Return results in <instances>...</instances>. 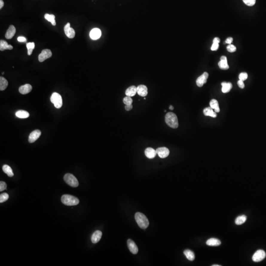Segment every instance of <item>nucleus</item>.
Instances as JSON below:
<instances>
[{"label":"nucleus","mask_w":266,"mask_h":266,"mask_svg":"<svg viewBox=\"0 0 266 266\" xmlns=\"http://www.w3.org/2000/svg\"><path fill=\"white\" fill-rule=\"evenodd\" d=\"M134 217H135L136 222L140 228L146 229L149 227V221L147 217H146V216L144 214H143L142 213L138 212L135 214Z\"/></svg>","instance_id":"obj_1"},{"label":"nucleus","mask_w":266,"mask_h":266,"mask_svg":"<svg viewBox=\"0 0 266 266\" xmlns=\"http://www.w3.org/2000/svg\"><path fill=\"white\" fill-rule=\"evenodd\" d=\"M165 122L170 127L176 129L178 126V117L173 112H168L165 116Z\"/></svg>","instance_id":"obj_2"},{"label":"nucleus","mask_w":266,"mask_h":266,"mask_svg":"<svg viewBox=\"0 0 266 266\" xmlns=\"http://www.w3.org/2000/svg\"><path fill=\"white\" fill-rule=\"evenodd\" d=\"M61 202L63 204L68 206H76L79 204L80 201L79 199L74 196L65 194L61 197Z\"/></svg>","instance_id":"obj_3"},{"label":"nucleus","mask_w":266,"mask_h":266,"mask_svg":"<svg viewBox=\"0 0 266 266\" xmlns=\"http://www.w3.org/2000/svg\"><path fill=\"white\" fill-rule=\"evenodd\" d=\"M64 181L68 185L73 187H77L79 186V181L77 178L71 174H66L64 177Z\"/></svg>","instance_id":"obj_4"},{"label":"nucleus","mask_w":266,"mask_h":266,"mask_svg":"<svg viewBox=\"0 0 266 266\" xmlns=\"http://www.w3.org/2000/svg\"><path fill=\"white\" fill-rule=\"evenodd\" d=\"M51 101L57 108H60L62 107L63 105L62 97L57 93H53L51 96Z\"/></svg>","instance_id":"obj_5"},{"label":"nucleus","mask_w":266,"mask_h":266,"mask_svg":"<svg viewBox=\"0 0 266 266\" xmlns=\"http://www.w3.org/2000/svg\"><path fill=\"white\" fill-rule=\"evenodd\" d=\"M52 52L50 49H44L39 55V61L40 62H43L46 59L51 58L52 56Z\"/></svg>","instance_id":"obj_6"},{"label":"nucleus","mask_w":266,"mask_h":266,"mask_svg":"<svg viewBox=\"0 0 266 266\" xmlns=\"http://www.w3.org/2000/svg\"><path fill=\"white\" fill-rule=\"evenodd\" d=\"M266 253L263 250H258L254 254L252 260L254 262H259L263 260L266 257Z\"/></svg>","instance_id":"obj_7"},{"label":"nucleus","mask_w":266,"mask_h":266,"mask_svg":"<svg viewBox=\"0 0 266 266\" xmlns=\"http://www.w3.org/2000/svg\"><path fill=\"white\" fill-rule=\"evenodd\" d=\"M64 32L65 35L70 39H73L76 35L74 29L71 27L70 23H68L65 26Z\"/></svg>","instance_id":"obj_8"},{"label":"nucleus","mask_w":266,"mask_h":266,"mask_svg":"<svg viewBox=\"0 0 266 266\" xmlns=\"http://www.w3.org/2000/svg\"><path fill=\"white\" fill-rule=\"evenodd\" d=\"M156 151L157 154L161 158H165L169 155V151L167 147H159Z\"/></svg>","instance_id":"obj_9"},{"label":"nucleus","mask_w":266,"mask_h":266,"mask_svg":"<svg viewBox=\"0 0 266 266\" xmlns=\"http://www.w3.org/2000/svg\"><path fill=\"white\" fill-rule=\"evenodd\" d=\"M209 77V74L204 72L202 76H200L196 80V84L198 87H202L204 84L207 82V78Z\"/></svg>","instance_id":"obj_10"},{"label":"nucleus","mask_w":266,"mask_h":266,"mask_svg":"<svg viewBox=\"0 0 266 266\" xmlns=\"http://www.w3.org/2000/svg\"><path fill=\"white\" fill-rule=\"evenodd\" d=\"M41 134L42 133H41V131L39 130H36L33 131L30 134L28 141L30 143H34L39 138L41 135Z\"/></svg>","instance_id":"obj_11"},{"label":"nucleus","mask_w":266,"mask_h":266,"mask_svg":"<svg viewBox=\"0 0 266 266\" xmlns=\"http://www.w3.org/2000/svg\"><path fill=\"white\" fill-rule=\"evenodd\" d=\"M89 35L91 39L93 40L99 39L102 35L101 30L99 28H94L90 31Z\"/></svg>","instance_id":"obj_12"},{"label":"nucleus","mask_w":266,"mask_h":266,"mask_svg":"<svg viewBox=\"0 0 266 266\" xmlns=\"http://www.w3.org/2000/svg\"><path fill=\"white\" fill-rule=\"evenodd\" d=\"M127 245L128 248L132 253L134 254H136L137 253L138 251H139L138 247L136 245V244L134 243V241H132V239H129L128 240Z\"/></svg>","instance_id":"obj_13"},{"label":"nucleus","mask_w":266,"mask_h":266,"mask_svg":"<svg viewBox=\"0 0 266 266\" xmlns=\"http://www.w3.org/2000/svg\"><path fill=\"white\" fill-rule=\"evenodd\" d=\"M137 93L142 97H146L148 94L147 88L144 85H140L137 87Z\"/></svg>","instance_id":"obj_14"},{"label":"nucleus","mask_w":266,"mask_h":266,"mask_svg":"<svg viewBox=\"0 0 266 266\" xmlns=\"http://www.w3.org/2000/svg\"><path fill=\"white\" fill-rule=\"evenodd\" d=\"M32 90V86L29 84H26L24 85L21 86L19 88V92L21 94L25 95L30 92Z\"/></svg>","instance_id":"obj_15"},{"label":"nucleus","mask_w":266,"mask_h":266,"mask_svg":"<svg viewBox=\"0 0 266 266\" xmlns=\"http://www.w3.org/2000/svg\"><path fill=\"white\" fill-rule=\"evenodd\" d=\"M16 29L15 27L13 25H10L9 27V29L7 30V32H6V35H5V37L7 39H11L13 37L14 35L16 34Z\"/></svg>","instance_id":"obj_16"},{"label":"nucleus","mask_w":266,"mask_h":266,"mask_svg":"<svg viewBox=\"0 0 266 266\" xmlns=\"http://www.w3.org/2000/svg\"><path fill=\"white\" fill-rule=\"evenodd\" d=\"M102 236V233L100 231H96L93 233L91 237V241L93 244H97L99 241Z\"/></svg>","instance_id":"obj_17"},{"label":"nucleus","mask_w":266,"mask_h":266,"mask_svg":"<svg viewBox=\"0 0 266 266\" xmlns=\"http://www.w3.org/2000/svg\"><path fill=\"white\" fill-rule=\"evenodd\" d=\"M218 66L222 70H227L229 68V66L227 63V58L226 56H222L220 58V61L218 63Z\"/></svg>","instance_id":"obj_18"},{"label":"nucleus","mask_w":266,"mask_h":266,"mask_svg":"<svg viewBox=\"0 0 266 266\" xmlns=\"http://www.w3.org/2000/svg\"><path fill=\"white\" fill-rule=\"evenodd\" d=\"M144 153L146 156L149 159L154 158L157 154L156 151L151 147H148L146 149Z\"/></svg>","instance_id":"obj_19"},{"label":"nucleus","mask_w":266,"mask_h":266,"mask_svg":"<svg viewBox=\"0 0 266 266\" xmlns=\"http://www.w3.org/2000/svg\"><path fill=\"white\" fill-rule=\"evenodd\" d=\"M137 93V87L134 85L131 86L129 88H128L125 91L126 95L130 97L134 96Z\"/></svg>","instance_id":"obj_20"},{"label":"nucleus","mask_w":266,"mask_h":266,"mask_svg":"<svg viewBox=\"0 0 266 266\" xmlns=\"http://www.w3.org/2000/svg\"><path fill=\"white\" fill-rule=\"evenodd\" d=\"M221 241L220 240L217 239L211 238L208 239L206 244L209 246H211V247H217L219 246L221 244Z\"/></svg>","instance_id":"obj_21"},{"label":"nucleus","mask_w":266,"mask_h":266,"mask_svg":"<svg viewBox=\"0 0 266 266\" xmlns=\"http://www.w3.org/2000/svg\"><path fill=\"white\" fill-rule=\"evenodd\" d=\"M13 46L11 45H9L6 41L4 40L0 41V51H4L5 50H12Z\"/></svg>","instance_id":"obj_22"},{"label":"nucleus","mask_w":266,"mask_h":266,"mask_svg":"<svg viewBox=\"0 0 266 266\" xmlns=\"http://www.w3.org/2000/svg\"><path fill=\"white\" fill-rule=\"evenodd\" d=\"M204 114L205 116H210L212 117H216V112H214L211 107H208L204 109Z\"/></svg>","instance_id":"obj_23"},{"label":"nucleus","mask_w":266,"mask_h":266,"mask_svg":"<svg viewBox=\"0 0 266 266\" xmlns=\"http://www.w3.org/2000/svg\"><path fill=\"white\" fill-rule=\"evenodd\" d=\"M221 85L222 86V91L224 93L229 92L233 87L232 84L230 82L227 83L223 82L222 83Z\"/></svg>","instance_id":"obj_24"},{"label":"nucleus","mask_w":266,"mask_h":266,"mask_svg":"<svg viewBox=\"0 0 266 266\" xmlns=\"http://www.w3.org/2000/svg\"><path fill=\"white\" fill-rule=\"evenodd\" d=\"M210 107L213 109H214L215 112L217 113V112H219L220 111V108H219V107L218 102V101L216 100H212L210 101Z\"/></svg>","instance_id":"obj_25"},{"label":"nucleus","mask_w":266,"mask_h":266,"mask_svg":"<svg viewBox=\"0 0 266 266\" xmlns=\"http://www.w3.org/2000/svg\"><path fill=\"white\" fill-rule=\"evenodd\" d=\"M184 253L186 257L189 261H192L195 259V254L192 251L190 250L189 249H186L184 251Z\"/></svg>","instance_id":"obj_26"},{"label":"nucleus","mask_w":266,"mask_h":266,"mask_svg":"<svg viewBox=\"0 0 266 266\" xmlns=\"http://www.w3.org/2000/svg\"><path fill=\"white\" fill-rule=\"evenodd\" d=\"M16 115L19 118H27L29 117L30 114L27 111L20 110L16 112Z\"/></svg>","instance_id":"obj_27"},{"label":"nucleus","mask_w":266,"mask_h":266,"mask_svg":"<svg viewBox=\"0 0 266 266\" xmlns=\"http://www.w3.org/2000/svg\"><path fill=\"white\" fill-rule=\"evenodd\" d=\"M3 171L9 177H13L14 175L13 169L11 168V167L9 166V165H4L3 166Z\"/></svg>","instance_id":"obj_28"},{"label":"nucleus","mask_w":266,"mask_h":266,"mask_svg":"<svg viewBox=\"0 0 266 266\" xmlns=\"http://www.w3.org/2000/svg\"><path fill=\"white\" fill-rule=\"evenodd\" d=\"M8 85V82L7 80L4 79V77H0V90L3 91L7 88Z\"/></svg>","instance_id":"obj_29"},{"label":"nucleus","mask_w":266,"mask_h":266,"mask_svg":"<svg viewBox=\"0 0 266 266\" xmlns=\"http://www.w3.org/2000/svg\"><path fill=\"white\" fill-rule=\"evenodd\" d=\"M45 19L47 20L48 21H49L52 24V25H56V23L55 21V16L53 14H49L48 13H46L45 15Z\"/></svg>","instance_id":"obj_30"},{"label":"nucleus","mask_w":266,"mask_h":266,"mask_svg":"<svg viewBox=\"0 0 266 266\" xmlns=\"http://www.w3.org/2000/svg\"><path fill=\"white\" fill-rule=\"evenodd\" d=\"M247 219V216L244 215L239 216L237 217V218L236 219L235 223L238 225H241V224H244V223L246 221Z\"/></svg>","instance_id":"obj_31"},{"label":"nucleus","mask_w":266,"mask_h":266,"mask_svg":"<svg viewBox=\"0 0 266 266\" xmlns=\"http://www.w3.org/2000/svg\"><path fill=\"white\" fill-rule=\"evenodd\" d=\"M35 45L34 42H28L26 44V47L28 49V55H31L33 51L35 48Z\"/></svg>","instance_id":"obj_32"},{"label":"nucleus","mask_w":266,"mask_h":266,"mask_svg":"<svg viewBox=\"0 0 266 266\" xmlns=\"http://www.w3.org/2000/svg\"><path fill=\"white\" fill-rule=\"evenodd\" d=\"M9 198V195L6 193H4L0 195V203L6 202Z\"/></svg>","instance_id":"obj_33"},{"label":"nucleus","mask_w":266,"mask_h":266,"mask_svg":"<svg viewBox=\"0 0 266 266\" xmlns=\"http://www.w3.org/2000/svg\"><path fill=\"white\" fill-rule=\"evenodd\" d=\"M123 101L124 104L125 105H132L133 103V100L132 98L129 96H127V97L124 98Z\"/></svg>","instance_id":"obj_34"},{"label":"nucleus","mask_w":266,"mask_h":266,"mask_svg":"<svg viewBox=\"0 0 266 266\" xmlns=\"http://www.w3.org/2000/svg\"><path fill=\"white\" fill-rule=\"evenodd\" d=\"M242 1L247 6L250 7L254 6L256 3V0H242Z\"/></svg>","instance_id":"obj_35"},{"label":"nucleus","mask_w":266,"mask_h":266,"mask_svg":"<svg viewBox=\"0 0 266 266\" xmlns=\"http://www.w3.org/2000/svg\"><path fill=\"white\" fill-rule=\"evenodd\" d=\"M247 77H248V75L246 73H241L239 74V80H242V81H244L245 80H247Z\"/></svg>","instance_id":"obj_36"},{"label":"nucleus","mask_w":266,"mask_h":266,"mask_svg":"<svg viewBox=\"0 0 266 266\" xmlns=\"http://www.w3.org/2000/svg\"><path fill=\"white\" fill-rule=\"evenodd\" d=\"M227 49L229 52L232 53V52H235L236 50H237V48H236L235 46H234V45L230 44V45L227 46Z\"/></svg>","instance_id":"obj_37"},{"label":"nucleus","mask_w":266,"mask_h":266,"mask_svg":"<svg viewBox=\"0 0 266 266\" xmlns=\"http://www.w3.org/2000/svg\"><path fill=\"white\" fill-rule=\"evenodd\" d=\"M7 187V184H6V183H5L4 181H1L0 182V191H1V192L4 190L5 189H6Z\"/></svg>","instance_id":"obj_38"},{"label":"nucleus","mask_w":266,"mask_h":266,"mask_svg":"<svg viewBox=\"0 0 266 266\" xmlns=\"http://www.w3.org/2000/svg\"><path fill=\"white\" fill-rule=\"evenodd\" d=\"M219 48V44L217 43H213V45H212V48H211V50L213 51H217Z\"/></svg>","instance_id":"obj_39"},{"label":"nucleus","mask_w":266,"mask_h":266,"mask_svg":"<svg viewBox=\"0 0 266 266\" xmlns=\"http://www.w3.org/2000/svg\"><path fill=\"white\" fill-rule=\"evenodd\" d=\"M238 85L239 87L241 89L244 88V86H245L244 84V81L241 80H239L238 81Z\"/></svg>","instance_id":"obj_40"},{"label":"nucleus","mask_w":266,"mask_h":266,"mask_svg":"<svg viewBox=\"0 0 266 266\" xmlns=\"http://www.w3.org/2000/svg\"><path fill=\"white\" fill-rule=\"evenodd\" d=\"M17 41L19 42H25L27 41V39L24 36H19L17 38Z\"/></svg>","instance_id":"obj_41"},{"label":"nucleus","mask_w":266,"mask_h":266,"mask_svg":"<svg viewBox=\"0 0 266 266\" xmlns=\"http://www.w3.org/2000/svg\"><path fill=\"white\" fill-rule=\"evenodd\" d=\"M133 108V105H126L125 106V109H126L127 111H130Z\"/></svg>","instance_id":"obj_42"},{"label":"nucleus","mask_w":266,"mask_h":266,"mask_svg":"<svg viewBox=\"0 0 266 266\" xmlns=\"http://www.w3.org/2000/svg\"><path fill=\"white\" fill-rule=\"evenodd\" d=\"M233 41V39L232 38H231V37H229V38H227L226 40V43L230 45L232 42Z\"/></svg>","instance_id":"obj_43"},{"label":"nucleus","mask_w":266,"mask_h":266,"mask_svg":"<svg viewBox=\"0 0 266 266\" xmlns=\"http://www.w3.org/2000/svg\"><path fill=\"white\" fill-rule=\"evenodd\" d=\"M220 40L218 38H215L213 39V43H217V44H219V42H220Z\"/></svg>","instance_id":"obj_44"},{"label":"nucleus","mask_w":266,"mask_h":266,"mask_svg":"<svg viewBox=\"0 0 266 266\" xmlns=\"http://www.w3.org/2000/svg\"><path fill=\"white\" fill-rule=\"evenodd\" d=\"M4 6V2L3 0H0V9H2Z\"/></svg>","instance_id":"obj_45"},{"label":"nucleus","mask_w":266,"mask_h":266,"mask_svg":"<svg viewBox=\"0 0 266 266\" xmlns=\"http://www.w3.org/2000/svg\"><path fill=\"white\" fill-rule=\"evenodd\" d=\"M169 109H171V110H173L174 109V106H169Z\"/></svg>","instance_id":"obj_46"},{"label":"nucleus","mask_w":266,"mask_h":266,"mask_svg":"<svg viewBox=\"0 0 266 266\" xmlns=\"http://www.w3.org/2000/svg\"><path fill=\"white\" fill-rule=\"evenodd\" d=\"M221 266V265H213V266Z\"/></svg>","instance_id":"obj_47"},{"label":"nucleus","mask_w":266,"mask_h":266,"mask_svg":"<svg viewBox=\"0 0 266 266\" xmlns=\"http://www.w3.org/2000/svg\"><path fill=\"white\" fill-rule=\"evenodd\" d=\"M2 74H4V72H3V73H2Z\"/></svg>","instance_id":"obj_48"}]
</instances>
